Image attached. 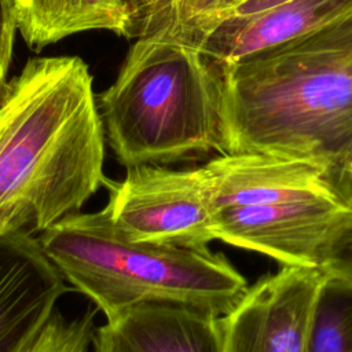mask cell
Listing matches in <instances>:
<instances>
[{"instance_id": "obj_1", "label": "cell", "mask_w": 352, "mask_h": 352, "mask_svg": "<svg viewBox=\"0 0 352 352\" xmlns=\"http://www.w3.org/2000/svg\"><path fill=\"white\" fill-rule=\"evenodd\" d=\"M94 77L78 56L32 58L0 104V235H40L107 182Z\"/></svg>"}, {"instance_id": "obj_2", "label": "cell", "mask_w": 352, "mask_h": 352, "mask_svg": "<svg viewBox=\"0 0 352 352\" xmlns=\"http://www.w3.org/2000/svg\"><path fill=\"white\" fill-rule=\"evenodd\" d=\"M219 67L220 154L330 162L352 144V12Z\"/></svg>"}, {"instance_id": "obj_3", "label": "cell", "mask_w": 352, "mask_h": 352, "mask_svg": "<svg viewBox=\"0 0 352 352\" xmlns=\"http://www.w3.org/2000/svg\"><path fill=\"white\" fill-rule=\"evenodd\" d=\"M38 243L65 280L106 320L144 302L184 304L227 315L249 285L223 253L126 239L104 209L76 213L41 232Z\"/></svg>"}, {"instance_id": "obj_4", "label": "cell", "mask_w": 352, "mask_h": 352, "mask_svg": "<svg viewBox=\"0 0 352 352\" xmlns=\"http://www.w3.org/2000/svg\"><path fill=\"white\" fill-rule=\"evenodd\" d=\"M98 107L120 164H165L221 151L219 65L160 26L128 51Z\"/></svg>"}, {"instance_id": "obj_5", "label": "cell", "mask_w": 352, "mask_h": 352, "mask_svg": "<svg viewBox=\"0 0 352 352\" xmlns=\"http://www.w3.org/2000/svg\"><path fill=\"white\" fill-rule=\"evenodd\" d=\"M216 239L282 265L320 268L352 213L329 179V162L224 153L205 165Z\"/></svg>"}, {"instance_id": "obj_6", "label": "cell", "mask_w": 352, "mask_h": 352, "mask_svg": "<svg viewBox=\"0 0 352 352\" xmlns=\"http://www.w3.org/2000/svg\"><path fill=\"white\" fill-rule=\"evenodd\" d=\"M110 221L132 242L205 248L216 241L205 166L170 169L160 164L126 168L120 182H106Z\"/></svg>"}, {"instance_id": "obj_7", "label": "cell", "mask_w": 352, "mask_h": 352, "mask_svg": "<svg viewBox=\"0 0 352 352\" xmlns=\"http://www.w3.org/2000/svg\"><path fill=\"white\" fill-rule=\"evenodd\" d=\"M320 268L282 265L223 316V352H304Z\"/></svg>"}, {"instance_id": "obj_8", "label": "cell", "mask_w": 352, "mask_h": 352, "mask_svg": "<svg viewBox=\"0 0 352 352\" xmlns=\"http://www.w3.org/2000/svg\"><path fill=\"white\" fill-rule=\"evenodd\" d=\"M66 292L37 236L26 231L0 235V352H26Z\"/></svg>"}, {"instance_id": "obj_9", "label": "cell", "mask_w": 352, "mask_h": 352, "mask_svg": "<svg viewBox=\"0 0 352 352\" xmlns=\"http://www.w3.org/2000/svg\"><path fill=\"white\" fill-rule=\"evenodd\" d=\"M349 12L352 0H289L249 16L221 19L176 36L216 63L226 65L311 33Z\"/></svg>"}, {"instance_id": "obj_10", "label": "cell", "mask_w": 352, "mask_h": 352, "mask_svg": "<svg viewBox=\"0 0 352 352\" xmlns=\"http://www.w3.org/2000/svg\"><path fill=\"white\" fill-rule=\"evenodd\" d=\"M94 352H223V316L175 302L128 308L92 337Z\"/></svg>"}, {"instance_id": "obj_11", "label": "cell", "mask_w": 352, "mask_h": 352, "mask_svg": "<svg viewBox=\"0 0 352 352\" xmlns=\"http://www.w3.org/2000/svg\"><path fill=\"white\" fill-rule=\"evenodd\" d=\"M14 18L22 38L34 51L87 30L138 34L126 0H14Z\"/></svg>"}, {"instance_id": "obj_12", "label": "cell", "mask_w": 352, "mask_h": 352, "mask_svg": "<svg viewBox=\"0 0 352 352\" xmlns=\"http://www.w3.org/2000/svg\"><path fill=\"white\" fill-rule=\"evenodd\" d=\"M304 352H352V279L323 271Z\"/></svg>"}, {"instance_id": "obj_13", "label": "cell", "mask_w": 352, "mask_h": 352, "mask_svg": "<svg viewBox=\"0 0 352 352\" xmlns=\"http://www.w3.org/2000/svg\"><path fill=\"white\" fill-rule=\"evenodd\" d=\"M95 312L66 318L58 311L26 352H88L94 337Z\"/></svg>"}, {"instance_id": "obj_14", "label": "cell", "mask_w": 352, "mask_h": 352, "mask_svg": "<svg viewBox=\"0 0 352 352\" xmlns=\"http://www.w3.org/2000/svg\"><path fill=\"white\" fill-rule=\"evenodd\" d=\"M223 3L224 0H164L154 28L164 26L175 33L197 29L210 21Z\"/></svg>"}, {"instance_id": "obj_15", "label": "cell", "mask_w": 352, "mask_h": 352, "mask_svg": "<svg viewBox=\"0 0 352 352\" xmlns=\"http://www.w3.org/2000/svg\"><path fill=\"white\" fill-rule=\"evenodd\" d=\"M322 271L352 279V213L330 242Z\"/></svg>"}, {"instance_id": "obj_16", "label": "cell", "mask_w": 352, "mask_h": 352, "mask_svg": "<svg viewBox=\"0 0 352 352\" xmlns=\"http://www.w3.org/2000/svg\"><path fill=\"white\" fill-rule=\"evenodd\" d=\"M16 25L14 0H0V81L7 82V72L12 55Z\"/></svg>"}, {"instance_id": "obj_17", "label": "cell", "mask_w": 352, "mask_h": 352, "mask_svg": "<svg viewBox=\"0 0 352 352\" xmlns=\"http://www.w3.org/2000/svg\"><path fill=\"white\" fill-rule=\"evenodd\" d=\"M285 1H289V0H232L231 3L226 4L209 22H206L205 25L197 28V29H192V30H188V32H183V33H179V34H184V33H190V32H195V30H199V29H204V28H208L210 25H213L214 22L217 21H221V19H227V18H242V16H249V15H253V14H257V12H261V11H265V10H270L272 7H276Z\"/></svg>"}, {"instance_id": "obj_18", "label": "cell", "mask_w": 352, "mask_h": 352, "mask_svg": "<svg viewBox=\"0 0 352 352\" xmlns=\"http://www.w3.org/2000/svg\"><path fill=\"white\" fill-rule=\"evenodd\" d=\"M327 172L337 192L352 205V144L329 162Z\"/></svg>"}, {"instance_id": "obj_19", "label": "cell", "mask_w": 352, "mask_h": 352, "mask_svg": "<svg viewBox=\"0 0 352 352\" xmlns=\"http://www.w3.org/2000/svg\"><path fill=\"white\" fill-rule=\"evenodd\" d=\"M136 19L138 34L148 33L157 19L162 0H126Z\"/></svg>"}, {"instance_id": "obj_20", "label": "cell", "mask_w": 352, "mask_h": 352, "mask_svg": "<svg viewBox=\"0 0 352 352\" xmlns=\"http://www.w3.org/2000/svg\"><path fill=\"white\" fill-rule=\"evenodd\" d=\"M6 87H7V82L0 81V104H1V100H3V96H4V92H6Z\"/></svg>"}, {"instance_id": "obj_21", "label": "cell", "mask_w": 352, "mask_h": 352, "mask_svg": "<svg viewBox=\"0 0 352 352\" xmlns=\"http://www.w3.org/2000/svg\"><path fill=\"white\" fill-rule=\"evenodd\" d=\"M231 1H232V0H224V3H223V6H221V8H223V7H224V6H226V4H228V3H231ZM221 8H220V10H221ZM220 10H219V11H220ZM219 11H217V12H219ZM217 12H216V14H217ZM208 22H209V21H208Z\"/></svg>"}]
</instances>
